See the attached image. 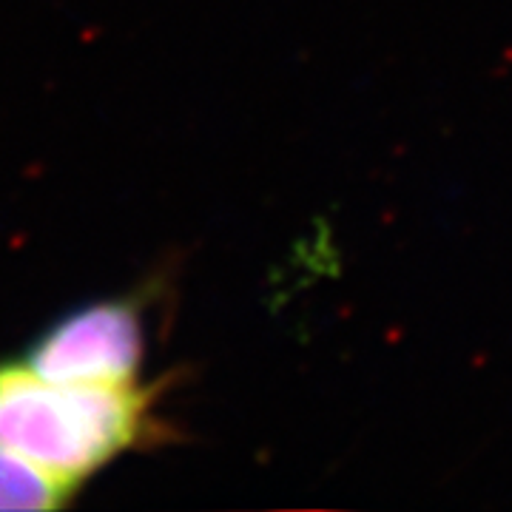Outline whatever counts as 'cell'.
Masks as SVG:
<instances>
[{
    "mask_svg": "<svg viewBox=\"0 0 512 512\" xmlns=\"http://www.w3.org/2000/svg\"><path fill=\"white\" fill-rule=\"evenodd\" d=\"M43 379L134 384L146 362V308L137 296L97 299L63 313L23 353Z\"/></svg>",
    "mask_w": 512,
    "mask_h": 512,
    "instance_id": "2",
    "label": "cell"
},
{
    "mask_svg": "<svg viewBox=\"0 0 512 512\" xmlns=\"http://www.w3.org/2000/svg\"><path fill=\"white\" fill-rule=\"evenodd\" d=\"M77 493L80 487L0 444V510H63Z\"/></svg>",
    "mask_w": 512,
    "mask_h": 512,
    "instance_id": "3",
    "label": "cell"
},
{
    "mask_svg": "<svg viewBox=\"0 0 512 512\" xmlns=\"http://www.w3.org/2000/svg\"><path fill=\"white\" fill-rule=\"evenodd\" d=\"M160 402L163 382L63 384L0 359V444L80 490L111 461L165 439Z\"/></svg>",
    "mask_w": 512,
    "mask_h": 512,
    "instance_id": "1",
    "label": "cell"
}]
</instances>
